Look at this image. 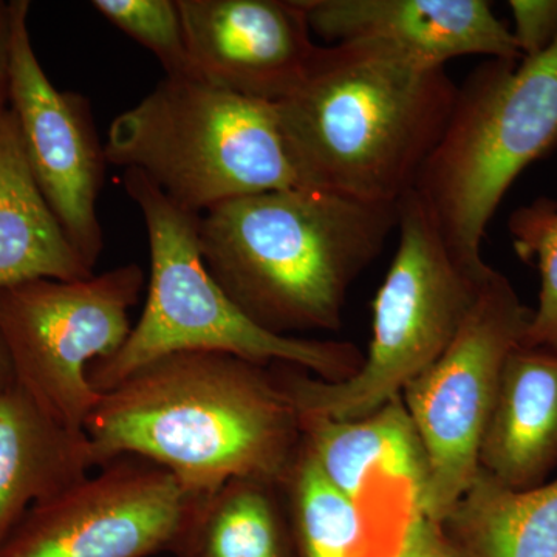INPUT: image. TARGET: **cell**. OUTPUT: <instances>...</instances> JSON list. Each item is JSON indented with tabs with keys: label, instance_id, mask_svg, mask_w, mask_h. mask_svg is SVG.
<instances>
[{
	"label": "cell",
	"instance_id": "5bb4252c",
	"mask_svg": "<svg viewBox=\"0 0 557 557\" xmlns=\"http://www.w3.org/2000/svg\"><path fill=\"white\" fill-rule=\"evenodd\" d=\"M479 465L509 490L547 482L557 465V351L522 344L509 355Z\"/></svg>",
	"mask_w": 557,
	"mask_h": 557
},
{
	"label": "cell",
	"instance_id": "44dd1931",
	"mask_svg": "<svg viewBox=\"0 0 557 557\" xmlns=\"http://www.w3.org/2000/svg\"><path fill=\"white\" fill-rule=\"evenodd\" d=\"M512 248L541 274L537 307L531 310L523 346L557 351V201L539 197L508 220Z\"/></svg>",
	"mask_w": 557,
	"mask_h": 557
},
{
	"label": "cell",
	"instance_id": "8fae6325",
	"mask_svg": "<svg viewBox=\"0 0 557 557\" xmlns=\"http://www.w3.org/2000/svg\"><path fill=\"white\" fill-rule=\"evenodd\" d=\"M30 2L11 0L10 89L25 157L40 193L91 270L100 260L102 230L98 199L106 150L89 101L53 86L33 49Z\"/></svg>",
	"mask_w": 557,
	"mask_h": 557
},
{
	"label": "cell",
	"instance_id": "9a60e30c",
	"mask_svg": "<svg viewBox=\"0 0 557 557\" xmlns=\"http://www.w3.org/2000/svg\"><path fill=\"white\" fill-rule=\"evenodd\" d=\"M94 468L86 432L62 426L14 380L0 391V544L28 509Z\"/></svg>",
	"mask_w": 557,
	"mask_h": 557
},
{
	"label": "cell",
	"instance_id": "7c38bea8",
	"mask_svg": "<svg viewBox=\"0 0 557 557\" xmlns=\"http://www.w3.org/2000/svg\"><path fill=\"white\" fill-rule=\"evenodd\" d=\"M201 79L277 102L299 86L319 47L300 0H177Z\"/></svg>",
	"mask_w": 557,
	"mask_h": 557
},
{
	"label": "cell",
	"instance_id": "cb8c5ba5",
	"mask_svg": "<svg viewBox=\"0 0 557 557\" xmlns=\"http://www.w3.org/2000/svg\"><path fill=\"white\" fill-rule=\"evenodd\" d=\"M398 557H463L446 537L442 525L434 520L420 518L413 520Z\"/></svg>",
	"mask_w": 557,
	"mask_h": 557
},
{
	"label": "cell",
	"instance_id": "e0dca14e",
	"mask_svg": "<svg viewBox=\"0 0 557 557\" xmlns=\"http://www.w3.org/2000/svg\"><path fill=\"white\" fill-rule=\"evenodd\" d=\"M304 449L322 474L361 505L372 479L406 485L423 515L426 460L401 397L357 420L300 417Z\"/></svg>",
	"mask_w": 557,
	"mask_h": 557
},
{
	"label": "cell",
	"instance_id": "7402d4cb",
	"mask_svg": "<svg viewBox=\"0 0 557 557\" xmlns=\"http://www.w3.org/2000/svg\"><path fill=\"white\" fill-rule=\"evenodd\" d=\"M91 7L148 49L170 78H200L186 46L177 0H94Z\"/></svg>",
	"mask_w": 557,
	"mask_h": 557
},
{
	"label": "cell",
	"instance_id": "30bf717a",
	"mask_svg": "<svg viewBox=\"0 0 557 557\" xmlns=\"http://www.w3.org/2000/svg\"><path fill=\"white\" fill-rule=\"evenodd\" d=\"M197 502L159 465L116 457L28 509L0 544V557L172 555Z\"/></svg>",
	"mask_w": 557,
	"mask_h": 557
},
{
	"label": "cell",
	"instance_id": "484cf974",
	"mask_svg": "<svg viewBox=\"0 0 557 557\" xmlns=\"http://www.w3.org/2000/svg\"><path fill=\"white\" fill-rule=\"evenodd\" d=\"M13 380V370H11L9 355H7L5 347H3L2 341H0V391L9 386Z\"/></svg>",
	"mask_w": 557,
	"mask_h": 557
},
{
	"label": "cell",
	"instance_id": "3957f363",
	"mask_svg": "<svg viewBox=\"0 0 557 557\" xmlns=\"http://www.w3.org/2000/svg\"><path fill=\"white\" fill-rule=\"evenodd\" d=\"M397 205L314 188L267 190L197 219L201 259L249 319L282 336L335 332L348 288L375 260Z\"/></svg>",
	"mask_w": 557,
	"mask_h": 557
},
{
	"label": "cell",
	"instance_id": "ffe728a7",
	"mask_svg": "<svg viewBox=\"0 0 557 557\" xmlns=\"http://www.w3.org/2000/svg\"><path fill=\"white\" fill-rule=\"evenodd\" d=\"M289 523L296 557H398L405 542L370 528L364 508L329 482L302 448L292 479Z\"/></svg>",
	"mask_w": 557,
	"mask_h": 557
},
{
	"label": "cell",
	"instance_id": "7a4b0ae2",
	"mask_svg": "<svg viewBox=\"0 0 557 557\" xmlns=\"http://www.w3.org/2000/svg\"><path fill=\"white\" fill-rule=\"evenodd\" d=\"M456 95L445 67L379 40H346L319 47L274 104L309 188L397 205L416 189Z\"/></svg>",
	"mask_w": 557,
	"mask_h": 557
},
{
	"label": "cell",
	"instance_id": "5b68a950",
	"mask_svg": "<svg viewBox=\"0 0 557 557\" xmlns=\"http://www.w3.org/2000/svg\"><path fill=\"white\" fill-rule=\"evenodd\" d=\"M123 183L148 231L149 293L123 347L90 366L87 379L98 394L146 362L177 351H219L263 366H295L325 381L357 372L364 357L354 344L282 336L256 324L205 267L199 215L178 208L141 172H124Z\"/></svg>",
	"mask_w": 557,
	"mask_h": 557
},
{
	"label": "cell",
	"instance_id": "603a6c76",
	"mask_svg": "<svg viewBox=\"0 0 557 557\" xmlns=\"http://www.w3.org/2000/svg\"><path fill=\"white\" fill-rule=\"evenodd\" d=\"M512 38L522 60L544 53L557 40V0H509Z\"/></svg>",
	"mask_w": 557,
	"mask_h": 557
},
{
	"label": "cell",
	"instance_id": "6da1fadb",
	"mask_svg": "<svg viewBox=\"0 0 557 557\" xmlns=\"http://www.w3.org/2000/svg\"><path fill=\"white\" fill-rule=\"evenodd\" d=\"M84 432L97 468L141 457L194 498L233 479L285 487L304 448L299 413L273 364L219 351L146 362L101 394Z\"/></svg>",
	"mask_w": 557,
	"mask_h": 557
},
{
	"label": "cell",
	"instance_id": "ac0fdd59",
	"mask_svg": "<svg viewBox=\"0 0 557 557\" xmlns=\"http://www.w3.org/2000/svg\"><path fill=\"white\" fill-rule=\"evenodd\" d=\"M440 525L463 557H557V479L518 491L480 471Z\"/></svg>",
	"mask_w": 557,
	"mask_h": 557
},
{
	"label": "cell",
	"instance_id": "4fadbf2b",
	"mask_svg": "<svg viewBox=\"0 0 557 557\" xmlns=\"http://www.w3.org/2000/svg\"><path fill=\"white\" fill-rule=\"evenodd\" d=\"M329 42L379 40L431 65L456 58L522 61L512 33L485 0H300Z\"/></svg>",
	"mask_w": 557,
	"mask_h": 557
},
{
	"label": "cell",
	"instance_id": "d4e9b609",
	"mask_svg": "<svg viewBox=\"0 0 557 557\" xmlns=\"http://www.w3.org/2000/svg\"><path fill=\"white\" fill-rule=\"evenodd\" d=\"M10 2L0 0V113L7 109L10 89Z\"/></svg>",
	"mask_w": 557,
	"mask_h": 557
},
{
	"label": "cell",
	"instance_id": "277c9868",
	"mask_svg": "<svg viewBox=\"0 0 557 557\" xmlns=\"http://www.w3.org/2000/svg\"><path fill=\"white\" fill-rule=\"evenodd\" d=\"M109 163L141 172L171 201L201 215L267 190L309 188L276 104L201 78H170L110 124Z\"/></svg>",
	"mask_w": 557,
	"mask_h": 557
},
{
	"label": "cell",
	"instance_id": "2e32d148",
	"mask_svg": "<svg viewBox=\"0 0 557 557\" xmlns=\"http://www.w3.org/2000/svg\"><path fill=\"white\" fill-rule=\"evenodd\" d=\"M91 276L33 177L9 106L0 113V289Z\"/></svg>",
	"mask_w": 557,
	"mask_h": 557
},
{
	"label": "cell",
	"instance_id": "52a82bcc",
	"mask_svg": "<svg viewBox=\"0 0 557 557\" xmlns=\"http://www.w3.org/2000/svg\"><path fill=\"white\" fill-rule=\"evenodd\" d=\"M557 145V40L525 60H486L457 87L416 190L450 251L490 269L482 242L516 178Z\"/></svg>",
	"mask_w": 557,
	"mask_h": 557
},
{
	"label": "cell",
	"instance_id": "8992f818",
	"mask_svg": "<svg viewBox=\"0 0 557 557\" xmlns=\"http://www.w3.org/2000/svg\"><path fill=\"white\" fill-rule=\"evenodd\" d=\"M398 248L373 300L372 339L350 379L325 381L273 364L299 417L357 420L401 397L467 321L491 271L456 258L416 189L397 203Z\"/></svg>",
	"mask_w": 557,
	"mask_h": 557
},
{
	"label": "cell",
	"instance_id": "ba28073f",
	"mask_svg": "<svg viewBox=\"0 0 557 557\" xmlns=\"http://www.w3.org/2000/svg\"><path fill=\"white\" fill-rule=\"evenodd\" d=\"M143 288L145 271L129 263L84 281L0 289V341L14 381L62 426L84 431L101 397L87 372L129 338Z\"/></svg>",
	"mask_w": 557,
	"mask_h": 557
},
{
	"label": "cell",
	"instance_id": "d6986e66",
	"mask_svg": "<svg viewBox=\"0 0 557 557\" xmlns=\"http://www.w3.org/2000/svg\"><path fill=\"white\" fill-rule=\"evenodd\" d=\"M284 487L233 479L199 498L175 557H296L292 523L278 505Z\"/></svg>",
	"mask_w": 557,
	"mask_h": 557
},
{
	"label": "cell",
	"instance_id": "9c48e42d",
	"mask_svg": "<svg viewBox=\"0 0 557 557\" xmlns=\"http://www.w3.org/2000/svg\"><path fill=\"white\" fill-rule=\"evenodd\" d=\"M530 319L509 278L491 271L456 338L403 391L426 460L424 518L442 522L478 478L502 372L525 341Z\"/></svg>",
	"mask_w": 557,
	"mask_h": 557
}]
</instances>
